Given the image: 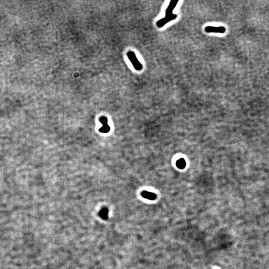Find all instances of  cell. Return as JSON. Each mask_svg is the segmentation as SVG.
<instances>
[{
    "mask_svg": "<svg viewBox=\"0 0 269 269\" xmlns=\"http://www.w3.org/2000/svg\"><path fill=\"white\" fill-rule=\"evenodd\" d=\"M127 56L136 70H137L138 71H140L141 70H142V64H141V62L139 61L135 53L133 51H129L128 53H127Z\"/></svg>",
    "mask_w": 269,
    "mask_h": 269,
    "instance_id": "6da1fadb",
    "label": "cell"
},
{
    "mask_svg": "<svg viewBox=\"0 0 269 269\" xmlns=\"http://www.w3.org/2000/svg\"><path fill=\"white\" fill-rule=\"evenodd\" d=\"M141 195L144 198H146V199H149V200H155L157 198V195L155 194L152 193V192H149L148 191H143Z\"/></svg>",
    "mask_w": 269,
    "mask_h": 269,
    "instance_id": "5b68a950",
    "label": "cell"
},
{
    "mask_svg": "<svg viewBox=\"0 0 269 269\" xmlns=\"http://www.w3.org/2000/svg\"><path fill=\"white\" fill-rule=\"evenodd\" d=\"M176 165L178 168L184 169L186 166V162L184 159H179L176 162Z\"/></svg>",
    "mask_w": 269,
    "mask_h": 269,
    "instance_id": "8992f818",
    "label": "cell"
},
{
    "mask_svg": "<svg viewBox=\"0 0 269 269\" xmlns=\"http://www.w3.org/2000/svg\"><path fill=\"white\" fill-rule=\"evenodd\" d=\"M178 2V0H172L170 2L168 7L165 10V16H169L170 14H172V11L175 9V7L177 6Z\"/></svg>",
    "mask_w": 269,
    "mask_h": 269,
    "instance_id": "277c9868",
    "label": "cell"
},
{
    "mask_svg": "<svg viewBox=\"0 0 269 269\" xmlns=\"http://www.w3.org/2000/svg\"><path fill=\"white\" fill-rule=\"evenodd\" d=\"M110 128L108 125L107 124V125H103L102 127L99 130V131L101 132L108 133L110 131Z\"/></svg>",
    "mask_w": 269,
    "mask_h": 269,
    "instance_id": "52a82bcc",
    "label": "cell"
},
{
    "mask_svg": "<svg viewBox=\"0 0 269 269\" xmlns=\"http://www.w3.org/2000/svg\"><path fill=\"white\" fill-rule=\"evenodd\" d=\"M205 31L207 33H221L223 34L226 31V29L224 27H211L207 26L205 28Z\"/></svg>",
    "mask_w": 269,
    "mask_h": 269,
    "instance_id": "3957f363",
    "label": "cell"
},
{
    "mask_svg": "<svg viewBox=\"0 0 269 269\" xmlns=\"http://www.w3.org/2000/svg\"><path fill=\"white\" fill-rule=\"evenodd\" d=\"M100 122L103 125H107V122H108V120H107V119L105 117H101V118L100 119Z\"/></svg>",
    "mask_w": 269,
    "mask_h": 269,
    "instance_id": "ba28073f",
    "label": "cell"
},
{
    "mask_svg": "<svg viewBox=\"0 0 269 269\" xmlns=\"http://www.w3.org/2000/svg\"><path fill=\"white\" fill-rule=\"evenodd\" d=\"M177 18V14H170L169 16H165V17L157 21V26L159 28L162 27L167 24V23H169V21H171L172 20H175Z\"/></svg>",
    "mask_w": 269,
    "mask_h": 269,
    "instance_id": "7a4b0ae2",
    "label": "cell"
}]
</instances>
